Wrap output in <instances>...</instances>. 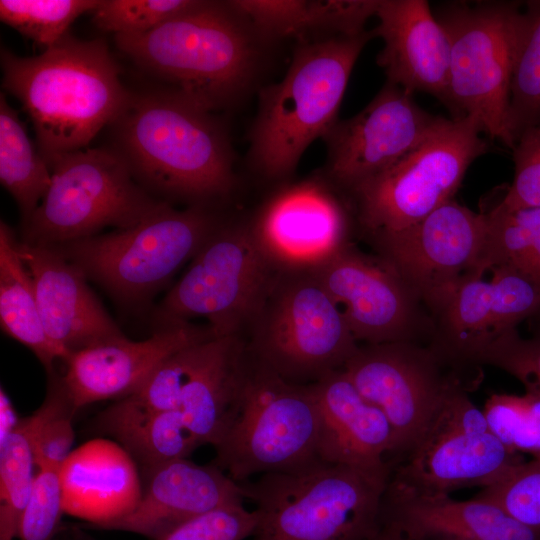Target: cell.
<instances>
[{"label": "cell", "instance_id": "6da1fadb", "mask_svg": "<svg viewBox=\"0 0 540 540\" xmlns=\"http://www.w3.org/2000/svg\"><path fill=\"white\" fill-rule=\"evenodd\" d=\"M111 126L112 148L155 198L215 207L234 190L230 139L214 113L154 90L131 93Z\"/></svg>", "mask_w": 540, "mask_h": 540}, {"label": "cell", "instance_id": "7a4b0ae2", "mask_svg": "<svg viewBox=\"0 0 540 540\" xmlns=\"http://www.w3.org/2000/svg\"><path fill=\"white\" fill-rule=\"evenodd\" d=\"M2 86L21 102L32 122L36 144L47 163L87 148L127 106L131 92L105 40L70 34L43 53L0 52Z\"/></svg>", "mask_w": 540, "mask_h": 540}, {"label": "cell", "instance_id": "3957f363", "mask_svg": "<svg viewBox=\"0 0 540 540\" xmlns=\"http://www.w3.org/2000/svg\"><path fill=\"white\" fill-rule=\"evenodd\" d=\"M114 36L119 50L160 83L156 91L212 113L246 91L260 55L261 37L227 1L198 0L149 32Z\"/></svg>", "mask_w": 540, "mask_h": 540}, {"label": "cell", "instance_id": "277c9868", "mask_svg": "<svg viewBox=\"0 0 540 540\" xmlns=\"http://www.w3.org/2000/svg\"><path fill=\"white\" fill-rule=\"evenodd\" d=\"M391 472L318 461L238 483L259 513L252 540H366Z\"/></svg>", "mask_w": 540, "mask_h": 540}, {"label": "cell", "instance_id": "5b68a950", "mask_svg": "<svg viewBox=\"0 0 540 540\" xmlns=\"http://www.w3.org/2000/svg\"><path fill=\"white\" fill-rule=\"evenodd\" d=\"M372 32L300 44L283 79L260 93L250 159L266 179L289 177L307 147L336 123L354 64Z\"/></svg>", "mask_w": 540, "mask_h": 540}, {"label": "cell", "instance_id": "8992f818", "mask_svg": "<svg viewBox=\"0 0 540 540\" xmlns=\"http://www.w3.org/2000/svg\"><path fill=\"white\" fill-rule=\"evenodd\" d=\"M322 420L311 384L289 382L251 363L235 415L214 447V464L236 483L318 461Z\"/></svg>", "mask_w": 540, "mask_h": 540}, {"label": "cell", "instance_id": "52a82bcc", "mask_svg": "<svg viewBox=\"0 0 540 540\" xmlns=\"http://www.w3.org/2000/svg\"><path fill=\"white\" fill-rule=\"evenodd\" d=\"M51 184L21 241L55 247L138 225L167 202L146 191L113 148H84L48 162Z\"/></svg>", "mask_w": 540, "mask_h": 540}, {"label": "cell", "instance_id": "ba28073f", "mask_svg": "<svg viewBox=\"0 0 540 540\" xmlns=\"http://www.w3.org/2000/svg\"><path fill=\"white\" fill-rule=\"evenodd\" d=\"M223 219L215 207L166 204L132 228L53 248L115 300L140 305L194 258Z\"/></svg>", "mask_w": 540, "mask_h": 540}, {"label": "cell", "instance_id": "9c48e42d", "mask_svg": "<svg viewBox=\"0 0 540 540\" xmlns=\"http://www.w3.org/2000/svg\"><path fill=\"white\" fill-rule=\"evenodd\" d=\"M244 338L259 362L296 384L343 369L359 346L315 272H277Z\"/></svg>", "mask_w": 540, "mask_h": 540}, {"label": "cell", "instance_id": "30bf717a", "mask_svg": "<svg viewBox=\"0 0 540 540\" xmlns=\"http://www.w3.org/2000/svg\"><path fill=\"white\" fill-rule=\"evenodd\" d=\"M480 132L469 117H438L402 158L350 189L370 239L410 227L452 200L469 165L486 151Z\"/></svg>", "mask_w": 540, "mask_h": 540}, {"label": "cell", "instance_id": "8fae6325", "mask_svg": "<svg viewBox=\"0 0 540 540\" xmlns=\"http://www.w3.org/2000/svg\"><path fill=\"white\" fill-rule=\"evenodd\" d=\"M249 221L223 219L159 303L156 328L202 317L216 336H245L276 274Z\"/></svg>", "mask_w": 540, "mask_h": 540}, {"label": "cell", "instance_id": "7c38bea8", "mask_svg": "<svg viewBox=\"0 0 540 540\" xmlns=\"http://www.w3.org/2000/svg\"><path fill=\"white\" fill-rule=\"evenodd\" d=\"M440 22L450 41L448 101L481 132L513 149L510 83L523 12L492 4L456 9Z\"/></svg>", "mask_w": 540, "mask_h": 540}, {"label": "cell", "instance_id": "4fadbf2b", "mask_svg": "<svg viewBox=\"0 0 540 540\" xmlns=\"http://www.w3.org/2000/svg\"><path fill=\"white\" fill-rule=\"evenodd\" d=\"M524 462L489 429L483 410L456 384L418 442L398 460L390 481L420 493L487 487Z\"/></svg>", "mask_w": 540, "mask_h": 540}, {"label": "cell", "instance_id": "5bb4252c", "mask_svg": "<svg viewBox=\"0 0 540 540\" xmlns=\"http://www.w3.org/2000/svg\"><path fill=\"white\" fill-rule=\"evenodd\" d=\"M342 370L387 418L397 460L418 442L458 384L442 374L434 351L411 341L359 345Z\"/></svg>", "mask_w": 540, "mask_h": 540}, {"label": "cell", "instance_id": "9a60e30c", "mask_svg": "<svg viewBox=\"0 0 540 540\" xmlns=\"http://www.w3.org/2000/svg\"><path fill=\"white\" fill-rule=\"evenodd\" d=\"M249 222L278 272H316L350 244L346 205L322 173L282 184Z\"/></svg>", "mask_w": 540, "mask_h": 540}, {"label": "cell", "instance_id": "2e32d148", "mask_svg": "<svg viewBox=\"0 0 540 540\" xmlns=\"http://www.w3.org/2000/svg\"><path fill=\"white\" fill-rule=\"evenodd\" d=\"M485 236V213L452 199L412 226L372 242L379 256L436 312L462 278L475 275Z\"/></svg>", "mask_w": 540, "mask_h": 540}, {"label": "cell", "instance_id": "e0dca14e", "mask_svg": "<svg viewBox=\"0 0 540 540\" xmlns=\"http://www.w3.org/2000/svg\"><path fill=\"white\" fill-rule=\"evenodd\" d=\"M437 118L418 107L410 93L388 83L361 112L336 121L323 136L327 161L322 174L349 191L402 158Z\"/></svg>", "mask_w": 540, "mask_h": 540}, {"label": "cell", "instance_id": "ac0fdd59", "mask_svg": "<svg viewBox=\"0 0 540 540\" xmlns=\"http://www.w3.org/2000/svg\"><path fill=\"white\" fill-rule=\"evenodd\" d=\"M315 274L357 342L411 341L420 299L385 259L366 255L350 243Z\"/></svg>", "mask_w": 540, "mask_h": 540}, {"label": "cell", "instance_id": "d6986e66", "mask_svg": "<svg viewBox=\"0 0 540 540\" xmlns=\"http://www.w3.org/2000/svg\"><path fill=\"white\" fill-rule=\"evenodd\" d=\"M216 336L208 326L192 322L155 329L145 340L124 334L72 353L60 376L76 410L134 393L169 356L195 342Z\"/></svg>", "mask_w": 540, "mask_h": 540}, {"label": "cell", "instance_id": "ffe728a7", "mask_svg": "<svg viewBox=\"0 0 540 540\" xmlns=\"http://www.w3.org/2000/svg\"><path fill=\"white\" fill-rule=\"evenodd\" d=\"M491 272L489 281L462 278L436 311L444 345L454 356L476 361L499 336L540 314V280L508 267Z\"/></svg>", "mask_w": 540, "mask_h": 540}, {"label": "cell", "instance_id": "44dd1931", "mask_svg": "<svg viewBox=\"0 0 540 540\" xmlns=\"http://www.w3.org/2000/svg\"><path fill=\"white\" fill-rule=\"evenodd\" d=\"M46 335L64 362L72 353L123 335L83 272L53 247L18 240Z\"/></svg>", "mask_w": 540, "mask_h": 540}, {"label": "cell", "instance_id": "7402d4cb", "mask_svg": "<svg viewBox=\"0 0 540 540\" xmlns=\"http://www.w3.org/2000/svg\"><path fill=\"white\" fill-rule=\"evenodd\" d=\"M140 474L142 491L136 507L104 529L156 540L190 519L244 501L240 485L214 463L198 465L182 458Z\"/></svg>", "mask_w": 540, "mask_h": 540}, {"label": "cell", "instance_id": "603a6c76", "mask_svg": "<svg viewBox=\"0 0 540 540\" xmlns=\"http://www.w3.org/2000/svg\"><path fill=\"white\" fill-rule=\"evenodd\" d=\"M380 525L393 530L402 540H540L539 530L515 520L491 502L415 492L390 480L382 501Z\"/></svg>", "mask_w": 540, "mask_h": 540}, {"label": "cell", "instance_id": "cb8c5ba5", "mask_svg": "<svg viewBox=\"0 0 540 540\" xmlns=\"http://www.w3.org/2000/svg\"><path fill=\"white\" fill-rule=\"evenodd\" d=\"M375 16L379 22L372 35L384 42L377 61L389 83L448 100L450 41L428 2L381 0Z\"/></svg>", "mask_w": 540, "mask_h": 540}, {"label": "cell", "instance_id": "d4e9b609", "mask_svg": "<svg viewBox=\"0 0 540 540\" xmlns=\"http://www.w3.org/2000/svg\"><path fill=\"white\" fill-rule=\"evenodd\" d=\"M59 477L64 513L101 529L128 515L141 496L138 465L109 439L89 440L73 449Z\"/></svg>", "mask_w": 540, "mask_h": 540}, {"label": "cell", "instance_id": "484cf974", "mask_svg": "<svg viewBox=\"0 0 540 540\" xmlns=\"http://www.w3.org/2000/svg\"><path fill=\"white\" fill-rule=\"evenodd\" d=\"M311 385L322 420L321 459L367 469L391 465L386 457L394 454L393 430L345 372H330Z\"/></svg>", "mask_w": 540, "mask_h": 540}, {"label": "cell", "instance_id": "4316f807", "mask_svg": "<svg viewBox=\"0 0 540 540\" xmlns=\"http://www.w3.org/2000/svg\"><path fill=\"white\" fill-rule=\"evenodd\" d=\"M251 363L240 335L213 336L182 390L178 410L199 446L220 441L237 410Z\"/></svg>", "mask_w": 540, "mask_h": 540}, {"label": "cell", "instance_id": "83f0119b", "mask_svg": "<svg viewBox=\"0 0 540 540\" xmlns=\"http://www.w3.org/2000/svg\"><path fill=\"white\" fill-rule=\"evenodd\" d=\"M228 5L262 38L302 36L308 32L357 35L375 15L379 1L232 0Z\"/></svg>", "mask_w": 540, "mask_h": 540}, {"label": "cell", "instance_id": "f1b7e54d", "mask_svg": "<svg viewBox=\"0 0 540 540\" xmlns=\"http://www.w3.org/2000/svg\"><path fill=\"white\" fill-rule=\"evenodd\" d=\"M99 415L100 428L130 454L141 471L188 458L200 447L178 409L152 410L125 397Z\"/></svg>", "mask_w": 540, "mask_h": 540}, {"label": "cell", "instance_id": "f546056e", "mask_svg": "<svg viewBox=\"0 0 540 540\" xmlns=\"http://www.w3.org/2000/svg\"><path fill=\"white\" fill-rule=\"evenodd\" d=\"M11 227L0 222V324L2 331L30 349L48 373L61 360L48 339L39 312L32 276Z\"/></svg>", "mask_w": 540, "mask_h": 540}, {"label": "cell", "instance_id": "4dcf8cb0", "mask_svg": "<svg viewBox=\"0 0 540 540\" xmlns=\"http://www.w3.org/2000/svg\"><path fill=\"white\" fill-rule=\"evenodd\" d=\"M0 182L16 201L22 223L37 209L51 184V170L30 140L18 112L0 94Z\"/></svg>", "mask_w": 540, "mask_h": 540}, {"label": "cell", "instance_id": "1f68e13d", "mask_svg": "<svg viewBox=\"0 0 540 540\" xmlns=\"http://www.w3.org/2000/svg\"><path fill=\"white\" fill-rule=\"evenodd\" d=\"M486 216V236L475 275L508 267L540 280V207L497 204Z\"/></svg>", "mask_w": 540, "mask_h": 540}, {"label": "cell", "instance_id": "d6a6232c", "mask_svg": "<svg viewBox=\"0 0 540 540\" xmlns=\"http://www.w3.org/2000/svg\"><path fill=\"white\" fill-rule=\"evenodd\" d=\"M509 124L515 142L525 129L540 124V2L523 13L511 75Z\"/></svg>", "mask_w": 540, "mask_h": 540}, {"label": "cell", "instance_id": "836d02e7", "mask_svg": "<svg viewBox=\"0 0 540 540\" xmlns=\"http://www.w3.org/2000/svg\"><path fill=\"white\" fill-rule=\"evenodd\" d=\"M37 467L29 417L21 418L0 446V540L17 538L21 516L29 500Z\"/></svg>", "mask_w": 540, "mask_h": 540}, {"label": "cell", "instance_id": "e575fe53", "mask_svg": "<svg viewBox=\"0 0 540 540\" xmlns=\"http://www.w3.org/2000/svg\"><path fill=\"white\" fill-rule=\"evenodd\" d=\"M48 374L50 380L45 400L28 417L37 469H60L72 451L74 442L72 419L77 410L65 390L61 377L55 371Z\"/></svg>", "mask_w": 540, "mask_h": 540}, {"label": "cell", "instance_id": "d590c367", "mask_svg": "<svg viewBox=\"0 0 540 540\" xmlns=\"http://www.w3.org/2000/svg\"><path fill=\"white\" fill-rule=\"evenodd\" d=\"M98 3L99 0H1L0 19L46 49L66 35L79 16L92 12Z\"/></svg>", "mask_w": 540, "mask_h": 540}, {"label": "cell", "instance_id": "8d00e7d4", "mask_svg": "<svg viewBox=\"0 0 540 540\" xmlns=\"http://www.w3.org/2000/svg\"><path fill=\"white\" fill-rule=\"evenodd\" d=\"M483 413L490 431L510 450L540 461V397L493 394Z\"/></svg>", "mask_w": 540, "mask_h": 540}, {"label": "cell", "instance_id": "74e56055", "mask_svg": "<svg viewBox=\"0 0 540 540\" xmlns=\"http://www.w3.org/2000/svg\"><path fill=\"white\" fill-rule=\"evenodd\" d=\"M198 0H99L91 12L93 24L115 35H137L153 30L193 7Z\"/></svg>", "mask_w": 540, "mask_h": 540}, {"label": "cell", "instance_id": "f35d334b", "mask_svg": "<svg viewBox=\"0 0 540 540\" xmlns=\"http://www.w3.org/2000/svg\"><path fill=\"white\" fill-rule=\"evenodd\" d=\"M491 502L522 524L540 531V461L522 462L475 496Z\"/></svg>", "mask_w": 540, "mask_h": 540}, {"label": "cell", "instance_id": "ab89813d", "mask_svg": "<svg viewBox=\"0 0 540 540\" xmlns=\"http://www.w3.org/2000/svg\"><path fill=\"white\" fill-rule=\"evenodd\" d=\"M64 513L59 469H37L33 488L20 519L19 540H53Z\"/></svg>", "mask_w": 540, "mask_h": 540}, {"label": "cell", "instance_id": "60d3db41", "mask_svg": "<svg viewBox=\"0 0 540 540\" xmlns=\"http://www.w3.org/2000/svg\"><path fill=\"white\" fill-rule=\"evenodd\" d=\"M476 362L493 365L517 378L526 392L540 397V334L523 338L516 328L489 344Z\"/></svg>", "mask_w": 540, "mask_h": 540}, {"label": "cell", "instance_id": "b9f144b4", "mask_svg": "<svg viewBox=\"0 0 540 540\" xmlns=\"http://www.w3.org/2000/svg\"><path fill=\"white\" fill-rule=\"evenodd\" d=\"M258 522L257 510L229 505L190 519L156 540H245Z\"/></svg>", "mask_w": 540, "mask_h": 540}, {"label": "cell", "instance_id": "7bdbcfd3", "mask_svg": "<svg viewBox=\"0 0 540 540\" xmlns=\"http://www.w3.org/2000/svg\"><path fill=\"white\" fill-rule=\"evenodd\" d=\"M515 174L500 204L540 207V124L525 129L513 147Z\"/></svg>", "mask_w": 540, "mask_h": 540}, {"label": "cell", "instance_id": "ee69618b", "mask_svg": "<svg viewBox=\"0 0 540 540\" xmlns=\"http://www.w3.org/2000/svg\"><path fill=\"white\" fill-rule=\"evenodd\" d=\"M21 418L3 389H0V446H2L19 425Z\"/></svg>", "mask_w": 540, "mask_h": 540}, {"label": "cell", "instance_id": "f6af8a7d", "mask_svg": "<svg viewBox=\"0 0 540 540\" xmlns=\"http://www.w3.org/2000/svg\"><path fill=\"white\" fill-rule=\"evenodd\" d=\"M366 540H402L393 530L383 525Z\"/></svg>", "mask_w": 540, "mask_h": 540}, {"label": "cell", "instance_id": "bcb514c9", "mask_svg": "<svg viewBox=\"0 0 540 540\" xmlns=\"http://www.w3.org/2000/svg\"><path fill=\"white\" fill-rule=\"evenodd\" d=\"M430 540H462V539H455V538H436V539H430Z\"/></svg>", "mask_w": 540, "mask_h": 540}]
</instances>
